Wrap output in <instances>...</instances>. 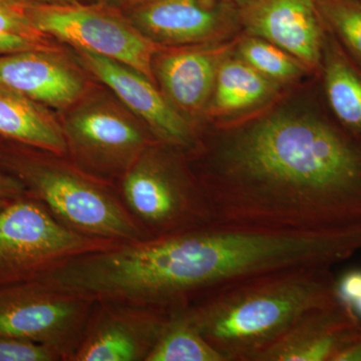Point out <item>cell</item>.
<instances>
[{"label": "cell", "instance_id": "31", "mask_svg": "<svg viewBox=\"0 0 361 361\" xmlns=\"http://www.w3.org/2000/svg\"><path fill=\"white\" fill-rule=\"evenodd\" d=\"M8 202L9 201L6 200H0V210H1V209L4 208V207L6 206Z\"/></svg>", "mask_w": 361, "mask_h": 361}, {"label": "cell", "instance_id": "26", "mask_svg": "<svg viewBox=\"0 0 361 361\" xmlns=\"http://www.w3.org/2000/svg\"><path fill=\"white\" fill-rule=\"evenodd\" d=\"M27 196L25 187L16 178L0 172V200L13 201Z\"/></svg>", "mask_w": 361, "mask_h": 361}, {"label": "cell", "instance_id": "1", "mask_svg": "<svg viewBox=\"0 0 361 361\" xmlns=\"http://www.w3.org/2000/svg\"><path fill=\"white\" fill-rule=\"evenodd\" d=\"M201 185L214 224L275 233L361 230V135L319 116H270L216 149Z\"/></svg>", "mask_w": 361, "mask_h": 361}, {"label": "cell", "instance_id": "3", "mask_svg": "<svg viewBox=\"0 0 361 361\" xmlns=\"http://www.w3.org/2000/svg\"><path fill=\"white\" fill-rule=\"evenodd\" d=\"M0 165L23 183L28 196L42 202L73 231L118 243L149 239L129 210L111 194L66 169L16 152H1Z\"/></svg>", "mask_w": 361, "mask_h": 361}, {"label": "cell", "instance_id": "6", "mask_svg": "<svg viewBox=\"0 0 361 361\" xmlns=\"http://www.w3.org/2000/svg\"><path fill=\"white\" fill-rule=\"evenodd\" d=\"M20 8L37 32L70 42L80 51L113 59L152 80L153 44L104 7L68 2Z\"/></svg>", "mask_w": 361, "mask_h": 361}, {"label": "cell", "instance_id": "29", "mask_svg": "<svg viewBox=\"0 0 361 361\" xmlns=\"http://www.w3.org/2000/svg\"><path fill=\"white\" fill-rule=\"evenodd\" d=\"M224 1L228 2V4H240L242 7L245 6L246 4H248L249 2H251L252 0H224Z\"/></svg>", "mask_w": 361, "mask_h": 361}, {"label": "cell", "instance_id": "5", "mask_svg": "<svg viewBox=\"0 0 361 361\" xmlns=\"http://www.w3.org/2000/svg\"><path fill=\"white\" fill-rule=\"evenodd\" d=\"M92 303L37 282L0 287V336L45 344L71 358L84 337Z\"/></svg>", "mask_w": 361, "mask_h": 361}, {"label": "cell", "instance_id": "8", "mask_svg": "<svg viewBox=\"0 0 361 361\" xmlns=\"http://www.w3.org/2000/svg\"><path fill=\"white\" fill-rule=\"evenodd\" d=\"M240 16L252 35L277 45L303 66H322L326 27L316 0H252Z\"/></svg>", "mask_w": 361, "mask_h": 361}, {"label": "cell", "instance_id": "17", "mask_svg": "<svg viewBox=\"0 0 361 361\" xmlns=\"http://www.w3.org/2000/svg\"><path fill=\"white\" fill-rule=\"evenodd\" d=\"M274 82L242 59L222 61L214 87V110L221 114L247 110L269 97L276 89Z\"/></svg>", "mask_w": 361, "mask_h": 361}, {"label": "cell", "instance_id": "25", "mask_svg": "<svg viewBox=\"0 0 361 361\" xmlns=\"http://www.w3.org/2000/svg\"><path fill=\"white\" fill-rule=\"evenodd\" d=\"M32 35L18 32H7L0 35V56L32 51Z\"/></svg>", "mask_w": 361, "mask_h": 361}, {"label": "cell", "instance_id": "24", "mask_svg": "<svg viewBox=\"0 0 361 361\" xmlns=\"http://www.w3.org/2000/svg\"><path fill=\"white\" fill-rule=\"evenodd\" d=\"M336 286L339 299L353 307L361 299V269L348 271L336 278Z\"/></svg>", "mask_w": 361, "mask_h": 361}, {"label": "cell", "instance_id": "20", "mask_svg": "<svg viewBox=\"0 0 361 361\" xmlns=\"http://www.w3.org/2000/svg\"><path fill=\"white\" fill-rule=\"evenodd\" d=\"M326 30L361 66V0H316Z\"/></svg>", "mask_w": 361, "mask_h": 361}, {"label": "cell", "instance_id": "10", "mask_svg": "<svg viewBox=\"0 0 361 361\" xmlns=\"http://www.w3.org/2000/svg\"><path fill=\"white\" fill-rule=\"evenodd\" d=\"M172 311L137 307V312L104 310L85 329L71 360H146Z\"/></svg>", "mask_w": 361, "mask_h": 361}, {"label": "cell", "instance_id": "27", "mask_svg": "<svg viewBox=\"0 0 361 361\" xmlns=\"http://www.w3.org/2000/svg\"><path fill=\"white\" fill-rule=\"evenodd\" d=\"M334 361H361V336L343 349Z\"/></svg>", "mask_w": 361, "mask_h": 361}, {"label": "cell", "instance_id": "12", "mask_svg": "<svg viewBox=\"0 0 361 361\" xmlns=\"http://www.w3.org/2000/svg\"><path fill=\"white\" fill-rule=\"evenodd\" d=\"M0 89L39 103L63 106L78 99L82 82L54 59L28 51L0 56Z\"/></svg>", "mask_w": 361, "mask_h": 361}, {"label": "cell", "instance_id": "7", "mask_svg": "<svg viewBox=\"0 0 361 361\" xmlns=\"http://www.w3.org/2000/svg\"><path fill=\"white\" fill-rule=\"evenodd\" d=\"M126 206L149 239L214 224L201 186L189 184L159 161H142L123 183Z\"/></svg>", "mask_w": 361, "mask_h": 361}, {"label": "cell", "instance_id": "16", "mask_svg": "<svg viewBox=\"0 0 361 361\" xmlns=\"http://www.w3.org/2000/svg\"><path fill=\"white\" fill-rule=\"evenodd\" d=\"M0 135L51 153L66 151L65 137L51 118L30 99L6 90L0 92Z\"/></svg>", "mask_w": 361, "mask_h": 361}, {"label": "cell", "instance_id": "13", "mask_svg": "<svg viewBox=\"0 0 361 361\" xmlns=\"http://www.w3.org/2000/svg\"><path fill=\"white\" fill-rule=\"evenodd\" d=\"M231 6L224 0H142L135 16L145 30L161 39L196 42L225 25Z\"/></svg>", "mask_w": 361, "mask_h": 361}, {"label": "cell", "instance_id": "30", "mask_svg": "<svg viewBox=\"0 0 361 361\" xmlns=\"http://www.w3.org/2000/svg\"><path fill=\"white\" fill-rule=\"evenodd\" d=\"M353 308L355 310V312L357 313V315L361 317V299L353 305Z\"/></svg>", "mask_w": 361, "mask_h": 361}, {"label": "cell", "instance_id": "32", "mask_svg": "<svg viewBox=\"0 0 361 361\" xmlns=\"http://www.w3.org/2000/svg\"><path fill=\"white\" fill-rule=\"evenodd\" d=\"M1 90H1V89H0V92H1Z\"/></svg>", "mask_w": 361, "mask_h": 361}, {"label": "cell", "instance_id": "18", "mask_svg": "<svg viewBox=\"0 0 361 361\" xmlns=\"http://www.w3.org/2000/svg\"><path fill=\"white\" fill-rule=\"evenodd\" d=\"M145 361H225L201 336L183 308L173 310L165 329Z\"/></svg>", "mask_w": 361, "mask_h": 361}, {"label": "cell", "instance_id": "22", "mask_svg": "<svg viewBox=\"0 0 361 361\" xmlns=\"http://www.w3.org/2000/svg\"><path fill=\"white\" fill-rule=\"evenodd\" d=\"M61 355L45 344L0 336V361H52Z\"/></svg>", "mask_w": 361, "mask_h": 361}, {"label": "cell", "instance_id": "15", "mask_svg": "<svg viewBox=\"0 0 361 361\" xmlns=\"http://www.w3.org/2000/svg\"><path fill=\"white\" fill-rule=\"evenodd\" d=\"M322 70L330 111L344 127L361 135V66L334 37H326Z\"/></svg>", "mask_w": 361, "mask_h": 361}, {"label": "cell", "instance_id": "21", "mask_svg": "<svg viewBox=\"0 0 361 361\" xmlns=\"http://www.w3.org/2000/svg\"><path fill=\"white\" fill-rule=\"evenodd\" d=\"M240 54L244 61L273 82H288L302 73V63L277 45L260 37L242 42Z\"/></svg>", "mask_w": 361, "mask_h": 361}, {"label": "cell", "instance_id": "19", "mask_svg": "<svg viewBox=\"0 0 361 361\" xmlns=\"http://www.w3.org/2000/svg\"><path fill=\"white\" fill-rule=\"evenodd\" d=\"M71 127L78 141L99 152L122 153L139 148L142 142L134 126L106 111L82 114L73 121Z\"/></svg>", "mask_w": 361, "mask_h": 361}, {"label": "cell", "instance_id": "14", "mask_svg": "<svg viewBox=\"0 0 361 361\" xmlns=\"http://www.w3.org/2000/svg\"><path fill=\"white\" fill-rule=\"evenodd\" d=\"M221 61L217 54L210 52L170 54L161 59L159 75L178 106L188 111L199 110L214 92Z\"/></svg>", "mask_w": 361, "mask_h": 361}, {"label": "cell", "instance_id": "2", "mask_svg": "<svg viewBox=\"0 0 361 361\" xmlns=\"http://www.w3.org/2000/svg\"><path fill=\"white\" fill-rule=\"evenodd\" d=\"M336 299L331 267L307 266L246 278L183 310L225 361H257L303 313Z\"/></svg>", "mask_w": 361, "mask_h": 361}, {"label": "cell", "instance_id": "4", "mask_svg": "<svg viewBox=\"0 0 361 361\" xmlns=\"http://www.w3.org/2000/svg\"><path fill=\"white\" fill-rule=\"evenodd\" d=\"M116 244L73 231L28 195L9 201L0 210V287L32 282L70 259Z\"/></svg>", "mask_w": 361, "mask_h": 361}, {"label": "cell", "instance_id": "28", "mask_svg": "<svg viewBox=\"0 0 361 361\" xmlns=\"http://www.w3.org/2000/svg\"><path fill=\"white\" fill-rule=\"evenodd\" d=\"M8 4L18 7L42 6V4H68L70 0H6Z\"/></svg>", "mask_w": 361, "mask_h": 361}, {"label": "cell", "instance_id": "9", "mask_svg": "<svg viewBox=\"0 0 361 361\" xmlns=\"http://www.w3.org/2000/svg\"><path fill=\"white\" fill-rule=\"evenodd\" d=\"M361 336V319L341 299L303 313L257 361H334Z\"/></svg>", "mask_w": 361, "mask_h": 361}, {"label": "cell", "instance_id": "11", "mask_svg": "<svg viewBox=\"0 0 361 361\" xmlns=\"http://www.w3.org/2000/svg\"><path fill=\"white\" fill-rule=\"evenodd\" d=\"M90 71L141 116L169 144L187 146L191 132L179 116L149 82L148 78L113 59L82 51Z\"/></svg>", "mask_w": 361, "mask_h": 361}, {"label": "cell", "instance_id": "23", "mask_svg": "<svg viewBox=\"0 0 361 361\" xmlns=\"http://www.w3.org/2000/svg\"><path fill=\"white\" fill-rule=\"evenodd\" d=\"M37 30H35L20 7L0 0V35L7 32L32 35Z\"/></svg>", "mask_w": 361, "mask_h": 361}]
</instances>
